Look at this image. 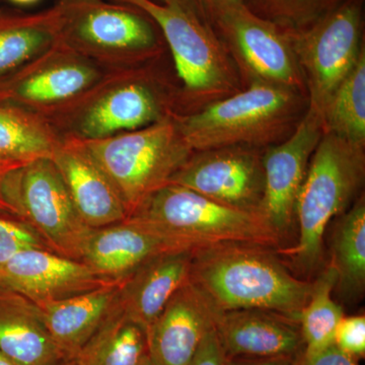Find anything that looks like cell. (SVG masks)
Returning a JSON list of instances; mask_svg holds the SVG:
<instances>
[{
  "instance_id": "4",
  "label": "cell",
  "mask_w": 365,
  "mask_h": 365,
  "mask_svg": "<svg viewBox=\"0 0 365 365\" xmlns=\"http://www.w3.org/2000/svg\"><path fill=\"white\" fill-rule=\"evenodd\" d=\"M128 218L184 249L220 242L280 249L282 244L261 213L228 207L179 185L158 190Z\"/></svg>"
},
{
  "instance_id": "20",
  "label": "cell",
  "mask_w": 365,
  "mask_h": 365,
  "mask_svg": "<svg viewBox=\"0 0 365 365\" xmlns=\"http://www.w3.org/2000/svg\"><path fill=\"white\" fill-rule=\"evenodd\" d=\"M193 250L158 255L120 283L119 309L145 334L170 297L188 282Z\"/></svg>"
},
{
  "instance_id": "2",
  "label": "cell",
  "mask_w": 365,
  "mask_h": 365,
  "mask_svg": "<svg viewBox=\"0 0 365 365\" xmlns=\"http://www.w3.org/2000/svg\"><path fill=\"white\" fill-rule=\"evenodd\" d=\"M307 106V96L302 91L253 81L246 90L197 112L173 113V118L193 153L227 146L264 150L294 131Z\"/></svg>"
},
{
  "instance_id": "35",
  "label": "cell",
  "mask_w": 365,
  "mask_h": 365,
  "mask_svg": "<svg viewBox=\"0 0 365 365\" xmlns=\"http://www.w3.org/2000/svg\"><path fill=\"white\" fill-rule=\"evenodd\" d=\"M294 359L287 356L234 357L227 359V365H292Z\"/></svg>"
},
{
  "instance_id": "12",
  "label": "cell",
  "mask_w": 365,
  "mask_h": 365,
  "mask_svg": "<svg viewBox=\"0 0 365 365\" xmlns=\"http://www.w3.org/2000/svg\"><path fill=\"white\" fill-rule=\"evenodd\" d=\"M209 25L250 83L287 86L307 96L304 74L287 30L257 16L244 4L220 9Z\"/></svg>"
},
{
  "instance_id": "38",
  "label": "cell",
  "mask_w": 365,
  "mask_h": 365,
  "mask_svg": "<svg viewBox=\"0 0 365 365\" xmlns=\"http://www.w3.org/2000/svg\"><path fill=\"white\" fill-rule=\"evenodd\" d=\"M0 365H16V364H14V362L11 361V359H7L6 355L2 354V353L0 352Z\"/></svg>"
},
{
  "instance_id": "16",
  "label": "cell",
  "mask_w": 365,
  "mask_h": 365,
  "mask_svg": "<svg viewBox=\"0 0 365 365\" xmlns=\"http://www.w3.org/2000/svg\"><path fill=\"white\" fill-rule=\"evenodd\" d=\"M210 309L213 329L227 359H294L304 350L299 324L282 314L256 309Z\"/></svg>"
},
{
  "instance_id": "17",
  "label": "cell",
  "mask_w": 365,
  "mask_h": 365,
  "mask_svg": "<svg viewBox=\"0 0 365 365\" xmlns=\"http://www.w3.org/2000/svg\"><path fill=\"white\" fill-rule=\"evenodd\" d=\"M51 160L63 179L74 207L88 227H104L128 218L109 178L81 139L62 137Z\"/></svg>"
},
{
  "instance_id": "31",
  "label": "cell",
  "mask_w": 365,
  "mask_h": 365,
  "mask_svg": "<svg viewBox=\"0 0 365 365\" xmlns=\"http://www.w3.org/2000/svg\"><path fill=\"white\" fill-rule=\"evenodd\" d=\"M334 344L341 351L354 357L364 359L365 356V317H343L334 336Z\"/></svg>"
},
{
  "instance_id": "14",
  "label": "cell",
  "mask_w": 365,
  "mask_h": 365,
  "mask_svg": "<svg viewBox=\"0 0 365 365\" xmlns=\"http://www.w3.org/2000/svg\"><path fill=\"white\" fill-rule=\"evenodd\" d=\"M323 134V120L307 108L297 128L287 139L264 150L265 182L261 215L281 242L294 228L297 197L309 160Z\"/></svg>"
},
{
  "instance_id": "32",
  "label": "cell",
  "mask_w": 365,
  "mask_h": 365,
  "mask_svg": "<svg viewBox=\"0 0 365 365\" xmlns=\"http://www.w3.org/2000/svg\"><path fill=\"white\" fill-rule=\"evenodd\" d=\"M292 365H359V359L341 351L336 345L331 344L319 351H302L292 359Z\"/></svg>"
},
{
  "instance_id": "1",
  "label": "cell",
  "mask_w": 365,
  "mask_h": 365,
  "mask_svg": "<svg viewBox=\"0 0 365 365\" xmlns=\"http://www.w3.org/2000/svg\"><path fill=\"white\" fill-rule=\"evenodd\" d=\"M277 250L248 242L194 249L188 281L212 309H265L299 323L312 282L292 274Z\"/></svg>"
},
{
  "instance_id": "26",
  "label": "cell",
  "mask_w": 365,
  "mask_h": 365,
  "mask_svg": "<svg viewBox=\"0 0 365 365\" xmlns=\"http://www.w3.org/2000/svg\"><path fill=\"white\" fill-rule=\"evenodd\" d=\"M146 354L145 332L118 306L74 359L78 365H139Z\"/></svg>"
},
{
  "instance_id": "36",
  "label": "cell",
  "mask_w": 365,
  "mask_h": 365,
  "mask_svg": "<svg viewBox=\"0 0 365 365\" xmlns=\"http://www.w3.org/2000/svg\"><path fill=\"white\" fill-rule=\"evenodd\" d=\"M14 169H16V168H13L11 167V165H6V163H0V211L13 215V209H11L9 204L7 203L6 196H4V181H6L7 174Z\"/></svg>"
},
{
  "instance_id": "3",
  "label": "cell",
  "mask_w": 365,
  "mask_h": 365,
  "mask_svg": "<svg viewBox=\"0 0 365 365\" xmlns=\"http://www.w3.org/2000/svg\"><path fill=\"white\" fill-rule=\"evenodd\" d=\"M365 148L324 132L314 150L295 206L299 240L278 253L292 259L304 275L318 271L324 260V237L329 223L348 210L361 195L365 180Z\"/></svg>"
},
{
  "instance_id": "30",
  "label": "cell",
  "mask_w": 365,
  "mask_h": 365,
  "mask_svg": "<svg viewBox=\"0 0 365 365\" xmlns=\"http://www.w3.org/2000/svg\"><path fill=\"white\" fill-rule=\"evenodd\" d=\"M31 248L49 249L30 225L0 211V267L19 252Z\"/></svg>"
},
{
  "instance_id": "15",
  "label": "cell",
  "mask_w": 365,
  "mask_h": 365,
  "mask_svg": "<svg viewBox=\"0 0 365 365\" xmlns=\"http://www.w3.org/2000/svg\"><path fill=\"white\" fill-rule=\"evenodd\" d=\"M86 265L49 249L31 248L0 267V289L23 295L34 304L58 302L111 284Z\"/></svg>"
},
{
  "instance_id": "42",
  "label": "cell",
  "mask_w": 365,
  "mask_h": 365,
  "mask_svg": "<svg viewBox=\"0 0 365 365\" xmlns=\"http://www.w3.org/2000/svg\"><path fill=\"white\" fill-rule=\"evenodd\" d=\"M0 1H1V0H0ZM2 13V9H1V6H0V14Z\"/></svg>"
},
{
  "instance_id": "24",
  "label": "cell",
  "mask_w": 365,
  "mask_h": 365,
  "mask_svg": "<svg viewBox=\"0 0 365 365\" xmlns=\"http://www.w3.org/2000/svg\"><path fill=\"white\" fill-rule=\"evenodd\" d=\"M331 232V260L335 270L334 292L343 302L356 304L365 294V197L335 218Z\"/></svg>"
},
{
  "instance_id": "10",
  "label": "cell",
  "mask_w": 365,
  "mask_h": 365,
  "mask_svg": "<svg viewBox=\"0 0 365 365\" xmlns=\"http://www.w3.org/2000/svg\"><path fill=\"white\" fill-rule=\"evenodd\" d=\"M287 33L306 81L307 108L322 118L364 50L361 0H345L309 28Z\"/></svg>"
},
{
  "instance_id": "6",
  "label": "cell",
  "mask_w": 365,
  "mask_h": 365,
  "mask_svg": "<svg viewBox=\"0 0 365 365\" xmlns=\"http://www.w3.org/2000/svg\"><path fill=\"white\" fill-rule=\"evenodd\" d=\"M58 4V42L109 71L143 66L162 51V33L138 7L104 0Z\"/></svg>"
},
{
  "instance_id": "23",
  "label": "cell",
  "mask_w": 365,
  "mask_h": 365,
  "mask_svg": "<svg viewBox=\"0 0 365 365\" xmlns=\"http://www.w3.org/2000/svg\"><path fill=\"white\" fill-rule=\"evenodd\" d=\"M59 4L33 14H0V81L56 44Z\"/></svg>"
},
{
  "instance_id": "40",
  "label": "cell",
  "mask_w": 365,
  "mask_h": 365,
  "mask_svg": "<svg viewBox=\"0 0 365 365\" xmlns=\"http://www.w3.org/2000/svg\"><path fill=\"white\" fill-rule=\"evenodd\" d=\"M139 365H155L151 362V360L150 359V357H148V355H144V357L143 360H141L140 364Z\"/></svg>"
},
{
  "instance_id": "19",
  "label": "cell",
  "mask_w": 365,
  "mask_h": 365,
  "mask_svg": "<svg viewBox=\"0 0 365 365\" xmlns=\"http://www.w3.org/2000/svg\"><path fill=\"white\" fill-rule=\"evenodd\" d=\"M182 249L127 218L107 227L93 228L81 261L104 279L121 283L153 257Z\"/></svg>"
},
{
  "instance_id": "41",
  "label": "cell",
  "mask_w": 365,
  "mask_h": 365,
  "mask_svg": "<svg viewBox=\"0 0 365 365\" xmlns=\"http://www.w3.org/2000/svg\"><path fill=\"white\" fill-rule=\"evenodd\" d=\"M153 1L158 2V4H168V2L172 1V0H153Z\"/></svg>"
},
{
  "instance_id": "33",
  "label": "cell",
  "mask_w": 365,
  "mask_h": 365,
  "mask_svg": "<svg viewBox=\"0 0 365 365\" xmlns=\"http://www.w3.org/2000/svg\"><path fill=\"white\" fill-rule=\"evenodd\" d=\"M188 365H227V356L223 351L215 329H211L206 334Z\"/></svg>"
},
{
  "instance_id": "29",
  "label": "cell",
  "mask_w": 365,
  "mask_h": 365,
  "mask_svg": "<svg viewBox=\"0 0 365 365\" xmlns=\"http://www.w3.org/2000/svg\"><path fill=\"white\" fill-rule=\"evenodd\" d=\"M345 0H244L250 11L283 30L300 31L342 4Z\"/></svg>"
},
{
  "instance_id": "22",
  "label": "cell",
  "mask_w": 365,
  "mask_h": 365,
  "mask_svg": "<svg viewBox=\"0 0 365 365\" xmlns=\"http://www.w3.org/2000/svg\"><path fill=\"white\" fill-rule=\"evenodd\" d=\"M0 352L16 365H55L67 359L37 304L6 289H0Z\"/></svg>"
},
{
  "instance_id": "18",
  "label": "cell",
  "mask_w": 365,
  "mask_h": 365,
  "mask_svg": "<svg viewBox=\"0 0 365 365\" xmlns=\"http://www.w3.org/2000/svg\"><path fill=\"white\" fill-rule=\"evenodd\" d=\"M211 329L210 307L188 281L146 331L148 357L155 365H188Z\"/></svg>"
},
{
  "instance_id": "27",
  "label": "cell",
  "mask_w": 365,
  "mask_h": 365,
  "mask_svg": "<svg viewBox=\"0 0 365 365\" xmlns=\"http://www.w3.org/2000/svg\"><path fill=\"white\" fill-rule=\"evenodd\" d=\"M326 133L365 148V50L324 111Z\"/></svg>"
},
{
  "instance_id": "7",
  "label": "cell",
  "mask_w": 365,
  "mask_h": 365,
  "mask_svg": "<svg viewBox=\"0 0 365 365\" xmlns=\"http://www.w3.org/2000/svg\"><path fill=\"white\" fill-rule=\"evenodd\" d=\"M119 2L138 7L157 24L182 83L180 100L208 105L239 91V71L227 48L212 26L184 0L165 4L153 0Z\"/></svg>"
},
{
  "instance_id": "13",
  "label": "cell",
  "mask_w": 365,
  "mask_h": 365,
  "mask_svg": "<svg viewBox=\"0 0 365 365\" xmlns=\"http://www.w3.org/2000/svg\"><path fill=\"white\" fill-rule=\"evenodd\" d=\"M262 148L227 146L195 151L170 180L215 202L261 213L264 197Z\"/></svg>"
},
{
  "instance_id": "25",
  "label": "cell",
  "mask_w": 365,
  "mask_h": 365,
  "mask_svg": "<svg viewBox=\"0 0 365 365\" xmlns=\"http://www.w3.org/2000/svg\"><path fill=\"white\" fill-rule=\"evenodd\" d=\"M62 137L44 117L0 102V163L20 168L39 158H52Z\"/></svg>"
},
{
  "instance_id": "43",
  "label": "cell",
  "mask_w": 365,
  "mask_h": 365,
  "mask_svg": "<svg viewBox=\"0 0 365 365\" xmlns=\"http://www.w3.org/2000/svg\"><path fill=\"white\" fill-rule=\"evenodd\" d=\"M117 1H118V0H117Z\"/></svg>"
},
{
  "instance_id": "34",
  "label": "cell",
  "mask_w": 365,
  "mask_h": 365,
  "mask_svg": "<svg viewBox=\"0 0 365 365\" xmlns=\"http://www.w3.org/2000/svg\"><path fill=\"white\" fill-rule=\"evenodd\" d=\"M184 1L208 25L212 16L220 9L244 4V0H184Z\"/></svg>"
},
{
  "instance_id": "5",
  "label": "cell",
  "mask_w": 365,
  "mask_h": 365,
  "mask_svg": "<svg viewBox=\"0 0 365 365\" xmlns=\"http://www.w3.org/2000/svg\"><path fill=\"white\" fill-rule=\"evenodd\" d=\"M175 104L176 97L148 67L119 69L50 123L62 136L97 140L157 123L176 112Z\"/></svg>"
},
{
  "instance_id": "11",
  "label": "cell",
  "mask_w": 365,
  "mask_h": 365,
  "mask_svg": "<svg viewBox=\"0 0 365 365\" xmlns=\"http://www.w3.org/2000/svg\"><path fill=\"white\" fill-rule=\"evenodd\" d=\"M110 71L57 42L0 81V102L50 121L85 97Z\"/></svg>"
},
{
  "instance_id": "28",
  "label": "cell",
  "mask_w": 365,
  "mask_h": 365,
  "mask_svg": "<svg viewBox=\"0 0 365 365\" xmlns=\"http://www.w3.org/2000/svg\"><path fill=\"white\" fill-rule=\"evenodd\" d=\"M337 276L328 263L312 282V292L299 314L304 353H314L334 343L338 324L344 317L342 307L333 299Z\"/></svg>"
},
{
  "instance_id": "21",
  "label": "cell",
  "mask_w": 365,
  "mask_h": 365,
  "mask_svg": "<svg viewBox=\"0 0 365 365\" xmlns=\"http://www.w3.org/2000/svg\"><path fill=\"white\" fill-rule=\"evenodd\" d=\"M120 283H111L58 302L37 304L41 318L67 359L83 346L118 307Z\"/></svg>"
},
{
  "instance_id": "39",
  "label": "cell",
  "mask_w": 365,
  "mask_h": 365,
  "mask_svg": "<svg viewBox=\"0 0 365 365\" xmlns=\"http://www.w3.org/2000/svg\"><path fill=\"white\" fill-rule=\"evenodd\" d=\"M55 365H78V362H76V359H66L62 360V361L58 362Z\"/></svg>"
},
{
  "instance_id": "37",
  "label": "cell",
  "mask_w": 365,
  "mask_h": 365,
  "mask_svg": "<svg viewBox=\"0 0 365 365\" xmlns=\"http://www.w3.org/2000/svg\"><path fill=\"white\" fill-rule=\"evenodd\" d=\"M16 4H21V6H29V4H34L39 0H11Z\"/></svg>"
},
{
  "instance_id": "8",
  "label": "cell",
  "mask_w": 365,
  "mask_h": 365,
  "mask_svg": "<svg viewBox=\"0 0 365 365\" xmlns=\"http://www.w3.org/2000/svg\"><path fill=\"white\" fill-rule=\"evenodd\" d=\"M81 141L109 178L128 217L170 184L193 153L173 114L138 130Z\"/></svg>"
},
{
  "instance_id": "9",
  "label": "cell",
  "mask_w": 365,
  "mask_h": 365,
  "mask_svg": "<svg viewBox=\"0 0 365 365\" xmlns=\"http://www.w3.org/2000/svg\"><path fill=\"white\" fill-rule=\"evenodd\" d=\"M4 196L14 215L30 225L48 248L81 261L93 228L79 216L51 158L11 170L4 181Z\"/></svg>"
}]
</instances>
